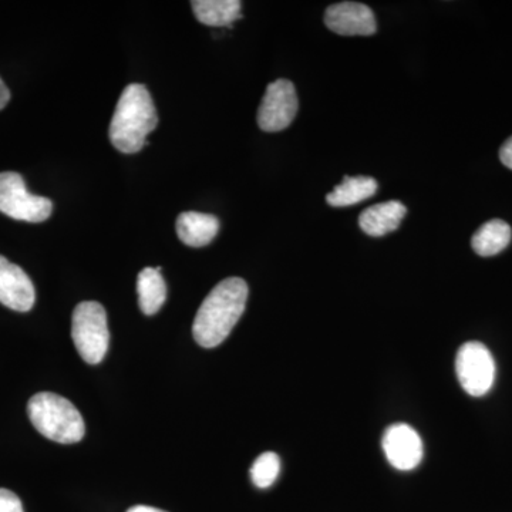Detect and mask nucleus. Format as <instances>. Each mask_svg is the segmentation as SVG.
Listing matches in <instances>:
<instances>
[{
    "mask_svg": "<svg viewBox=\"0 0 512 512\" xmlns=\"http://www.w3.org/2000/svg\"><path fill=\"white\" fill-rule=\"evenodd\" d=\"M191 6L198 22L214 28L231 26L241 19L242 3L239 0H194Z\"/></svg>",
    "mask_w": 512,
    "mask_h": 512,
    "instance_id": "obj_14",
    "label": "nucleus"
},
{
    "mask_svg": "<svg viewBox=\"0 0 512 512\" xmlns=\"http://www.w3.org/2000/svg\"><path fill=\"white\" fill-rule=\"evenodd\" d=\"M72 338L77 352L89 365H99L110 345L106 309L99 302L79 303L72 319Z\"/></svg>",
    "mask_w": 512,
    "mask_h": 512,
    "instance_id": "obj_4",
    "label": "nucleus"
},
{
    "mask_svg": "<svg viewBox=\"0 0 512 512\" xmlns=\"http://www.w3.org/2000/svg\"><path fill=\"white\" fill-rule=\"evenodd\" d=\"M35 301V286L28 274L0 255V303L12 311L29 312Z\"/></svg>",
    "mask_w": 512,
    "mask_h": 512,
    "instance_id": "obj_10",
    "label": "nucleus"
},
{
    "mask_svg": "<svg viewBox=\"0 0 512 512\" xmlns=\"http://www.w3.org/2000/svg\"><path fill=\"white\" fill-rule=\"evenodd\" d=\"M500 160L505 167L512 170V137L508 138V140L503 144V147H501Z\"/></svg>",
    "mask_w": 512,
    "mask_h": 512,
    "instance_id": "obj_19",
    "label": "nucleus"
},
{
    "mask_svg": "<svg viewBox=\"0 0 512 512\" xmlns=\"http://www.w3.org/2000/svg\"><path fill=\"white\" fill-rule=\"evenodd\" d=\"M248 285L241 278H227L201 303L192 323V335L202 348H217L241 319L248 301Z\"/></svg>",
    "mask_w": 512,
    "mask_h": 512,
    "instance_id": "obj_1",
    "label": "nucleus"
},
{
    "mask_svg": "<svg viewBox=\"0 0 512 512\" xmlns=\"http://www.w3.org/2000/svg\"><path fill=\"white\" fill-rule=\"evenodd\" d=\"M382 446L387 460L397 470H414L423 460V441L409 424L397 423L387 427Z\"/></svg>",
    "mask_w": 512,
    "mask_h": 512,
    "instance_id": "obj_8",
    "label": "nucleus"
},
{
    "mask_svg": "<svg viewBox=\"0 0 512 512\" xmlns=\"http://www.w3.org/2000/svg\"><path fill=\"white\" fill-rule=\"evenodd\" d=\"M406 212L407 208L400 201L382 202L363 211L359 225L370 237H383L400 227Z\"/></svg>",
    "mask_w": 512,
    "mask_h": 512,
    "instance_id": "obj_12",
    "label": "nucleus"
},
{
    "mask_svg": "<svg viewBox=\"0 0 512 512\" xmlns=\"http://www.w3.org/2000/svg\"><path fill=\"white\" fill-rule=\"evenodd\" d=\"M49 198L30 194L25 180L18 173H0V212L25 222H43L52 215Z\"/></svg>",
    "mask_w": 512,
    "mask_h": 512,
    "instance_id": "obj_5",
    "label": "nucleus"
},
{
    "mask_svg": "<svg viewBox=\"0 0 512 512\" xmlns=\"http://www.w3.org/2000/svg\"><path fill=\"white\" fill-rule=\"evenodd\" d=\"M138 305L144 315H156L167 299L161 268H144L137 278Z\"/></svg>",
    "mask_w": 512,
    "mask_h": 512,
    "instance_id": "obj_13",
    "label": "nucleus"
},
{
    "mask_svg": "<svg viewBox=\"0 0 512 512\" xmlns=\"http://www.w3.org/2000/svg\"><path fill=\"white\" fill-rule=\"evenodd\" d=\"M377 192V183L372 177H349L343 178V183L338 185L328 197L329 205L332 207H350V205L359 204V202L373 197Z\"/></svg>",
    "mask_w": 512,
    "mask_h": 512,
    "instance_id": "obj_16",
    "label": "nucleus"
},
{
    "mask_svg": "<svg viewBox=\"0 0 512 512\" xmlns=\"http://www.w3.org/2000/svg\"><path fill=\"white\" fill-rule=\"evenodd\" d=\"M29 419L46 439L60 444L79 443L86 433L82 414L70 400L56 393H37L28 404Z\"/></svg>",
    "mask_w": 512,
    "mask_h": 512,
    "instance_id": "obj_3",
    "label": "nucleus"
},
{
    "mask_svg": "<svg viewBox=\"0 0 512 512\" xmlns=\"http://www.w3.org/2000/svg\"><path fill=\"white\" fill-rule=\"evenodd\" d=\"M127 512H165L163 510H158V508L148 507V505H136V507H131Z\"/></svg>",
    "mask_w": 512,
    "mask_h": 512,
    "instance_id": "obj_21",
    "label": "nucleus"
},
{
    "mask_svg": "<svg viewBox=\"0 0 512 512\" xmlns=\"http://www.w3.org/2000/svg\"><path fill=\"white\" fill-rule=\"evenodd\" d=\"M220 231V220L215 215L188 211L178 215L177 234L185 245L201 248L211 244Z\"/></svg>",
    "mask_w": 512,
    "mask_h": 512,
    "instance_id": "obj_11",
    "label": "nucleus"
},
{
    "mask_svg": "<svg viewBox=\"0 0 512 512\" xmlns=\"http://www.w3.org/2000/svg\"><path fill=\"white\" fill-rule=\"evenodd\" d=\"M512 229L505 221L491 220L485 222L471 239V247L477 255L494 256L500 254L510 245Z\"/></svg>",
    "mask_w": 512,
    "mask_h": 512,
    "instance_id": "obj_15",
    "label": "nucleus"
},
{
    "mask_svg": "<svg viewBox=\"0 0 512 512\" xmlns=\"http://www.w3.org/2000/svg\"><path fill=\"white\" fill-rule=\"evenodd\" d=\"M295 86L286 79L269 84L258 110V126L266 133H278L291 126L298 113Z\"/></svg>",
    "mask_w": 512,
    "mask_h": 512,
    "instance_id": "obj_7",
    "label": "nucleus"
},
{
    "mask_svg": "<svg viewBox=\"0 0 512 512\" xmlns=\"http://www.w3.org/2000/svg\"><path fill=\"white\" fill-rule=\"evenodd\" d=\"M10 100V92L6 84L3 83V80L0 79V110L5 109L6 104L9 103Z\"/></svg>",
    "mask_w": 512,
    "mask_h": 512,
    "instance_id": "obj_20",
    "label": "nucleus"
},
{
    "mask_svg": "<svg viewBox=\"0 0 512 512\" xmlns=\"http://www.w3.org/2000/svg\"><path fill=\"white\" fill-rule=\"evenodd\" d=\"M325 25L340 36H372L377 30L373 10L356 2L329 6L325 13Z\"/></svg>",
    "mask_w": 512,
    "mask_h": 512,
    "instance_id": "obj_9",
    "label": "nucleus"
},
{
    "mask_svg": "<svg viewBox=\"0 0 512 512\" xmlns=\"http://www.w3.org/2000/svg\"><path fill=\"white\" fill-rule=\"evenodd\" d=\"M158 126V114L147 87L130 84L121 93L110 124V141L124 154H136Z\"/></svg>",
    "mask_w": 512,
    "mask_h": 512,
    "instance_id": "obj_2",
    "label": "nucleus"
},
{
    "mask_svg": "<svg viewBox=\"0 0 512 512\" xmlns=\"http://www.w3.org/2000/svg\"><path fill=\"white\" fill-rule=\"evenodd\" d=\"M279 473H281V458L278 454L268 451L256 458L251 468V480L258 488H268L275 483Z\"/></svg>",
    "mask_w": 512,
    "mask_h": 512,
    "instance_id": "obj_17",
    "label": "nucleus"
},
{
    "mask_svg": "<svg viewBox=\"0 0 512 512\" xmlns=\"http://www.w3.org/2000/svg\"><path fill=\"white\" fill-rule=\"evenodd\" d=\"M456 372L464 392L473 397L484 396L494 384V357L481 342L464 343L457 352Z\"/></svg>",
    "mask_w": 512,
    "mask_h": 512,
    "instance_id": "obj_6",
    "label": "nucleus"
},
{
    "mask_svg": "<svg viewBox=\"0 0 512 512\" xmlns=\"http://www.w3.org/2000/svg\"><path fill=\"white\" fill-rule=\"evenodd\" d=\"M0 512H25L22 501L15 493L6 488H0Z\"/></svg>",
    "mask_w": 512,
    "mask_h": 512,
    "instance_id": "obj_18",
    "label": "nucleus"
}]
</instances>
